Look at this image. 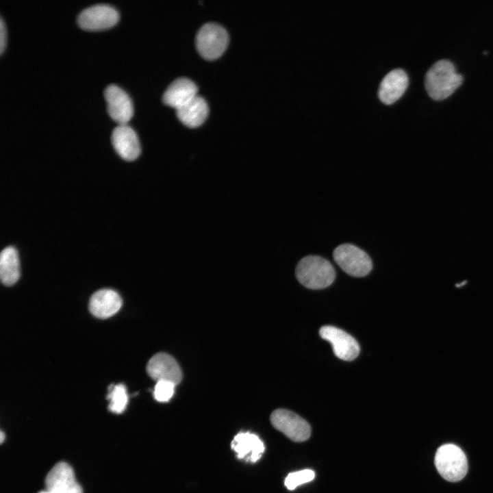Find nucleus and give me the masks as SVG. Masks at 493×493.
<instances>
[{
    "label": "nucleus",
    "instance_id": "obj_1",
    "mask_svg": "<svg viewBox=\"0 0 493 493\" xmlns=\"http://www.w3.org/2000/svg\"><path fill=\"white\" fill-rule=\"evenodd\" d=\"M462 82V77L457 73L454 65L446 60L433 64L427 72L425 80L426 90L434 100L447 98Z\"/></svg>",
    "mask_w": 493,
    "mask_h": 493
},
{
    "label": "nucleus",
    "instance_id": "obj_2",
    "mask_svg": "<svg viewBox=\"0 0 493 493\" xmlns=\"http://www.w3.org/2000/svg\"><path fill=\"white\" fill-rule=\"evenodd\" d=\"M296 277L303 286L313 290L329 286L336 278L333 265L324 257L307 255L297 264Z\"/></svg>",
    "mask_w": 493,
    "mask_h": 493
},
{
    "label": "nucleus",
    "instance_id": "obj_3",
    "mask_svg": "<svg viewBox=\"0 0 493 493\" xmlns=\"http://www.w3.org/2000/svg\"><path fill=\"white\" fill-rule=\"evenodd\" d=\"M435 465L446 480L456 482L467 473L468 462L465 453L457 446L446 444L440 446L435 455Z\"/></svg>",
    "mask_w": 493,
    "mask_h": 493
},
{
    "label": "nucleus",
    "instance_id": "obj_4",
    "mask_svg": "<svg viewBox=\"0 0 493 493\" xmlns=\"http://www.w3.org/2000/svg\"><path fill=\"white\" fill-rule=\"evenodd\" d=\"M334 261L346 273L353 277L367 275L372 268L370 256L359 247L349 243L337 246L333 253Z\"/></svg>",
    "mask_w": 493,
    "mask_h": 493
},
{
    "label": "nucleus",
    "instance_id": "obj_5",
    "mask_svg": "<svg viewBox=\"0 0 493 493\" xmlns=\"http://www.w3.org/2000/svg\"><path fill=\"white\" fill-rule=\"evenodd\" d=\"M229 36L227 31L215 23H207L198 31L196 45L199 53L205 59L214 60L223 54L227 48Z\"/></svg>",
    "mask_w": 493,
    "mask_h": 493
},
{
    "label": "nucleus",
    "instance_id": "obj_6",
    "mask_svg": "<svg viewBox=\"0 0 493 493\" xmlns=\"http://www.w3.org/2000/svg\"><path fill=\"white\" fill-rule=\"evenodd\" d=\"M270 420L273 426L289 439L296 442H304L310 437L309 424L295 413L277 409L273 412Z\"/></svg>",
    "mask_w": 493,
    "mask_h": 493
},
{
    "label": "nucleus",
    "instance_id": "obj_7",
    "mask_svg": "<svg viewBox=\"0 0 493 493\" xmlns=\"http://www.w3.org/2000/svg\"><path fill=\"white\" fill-rule=\"evenodd\" d=\"M118 19V12L114 7L96 4L85 8L79 14L77 23L83 29L97 31L112 27Z\"/></svg>",
    "mask_w": 493,
    "mask_h": 493
},
{
    "label": "nucleus",
    "instance_id": "obj_8",
    "mask_svg": "<svg viewBox=\"0 0 493 493\" xmlns=\"http://www.w3.org/2000/svg\"><path fill=\"white\" fill-rule=\"evenodd\" d=\"M319 334L331 343L335 355L340 359L352 361L359 353L360 348L356 340L341 329L325 325L320 327Z\"/></svg>",
    "mask_w": 493,
    "mask_h": 493
},
{
    "label": "nucleus",
    "instance_id": "obj_9",
    "mask_svg": "<svg viewBox=\"0 0 493 493\" xmlns=\"http://www.w3.org/2000/svg\"><path fill=\"white\" fill-rule=\"evenodd\" d=\"M45 486L50 493H83L72 467L64 462H58L49 470Z\"/></svg>",
    "mask_w": 493,
    "mask_h": 493
},
{
    "label": "nucleus",
    "instance_id": "obj_10",
    "mask_svg": "<svg viewBox=\"0 0 493 493\" xmlns=\"http://www.w3.org/2000/svg\"><path fill=\"white\" fill-rule=\"evenodd\" d=\"M109 116L116 122L127 124L133 115L132 102L129 95L114 84L108 86L104 90Z\"/></svg>",
    "mask_w": 493,
    "mask_h": 493
},
{
    "label": "nucleus",
    "instance_id": "obj_11",
    "mask_svg": "<svg viewBox=\"0 0 493 493\" xmlns=\"http://www.w3.org/2000/svg\"><path fill=\"white\" fill-rule=\"evenodd\" d=\"M148 375L156 381L164 380L177 385L182 378V372L177 361L169 354L158 353L148 362Z\"/></svg>",
    "mask_w": 493,
    "mask_h": 493
},
{
    "label": "nucleus",
    "instance_id": "obj_12",
    "mask_svg": "<svg viewBox=\"0 0 493 493\" xmlns=\"http://www.w3.org/2000/svg\"><path fill=\"white\" fill-rule=\"evenodd\" d=\"M112 145L118 154L127 161L136 160L141 147L135 131L127 124L116 126L112 132Z\"/></svg>",
    "mask_w": 493,
    "mask_h": 493
},
{
    "label": "nucleus",
    "instance_id": "obj_13",
    "mask_svg": "<svg viewBox=\"0 0 493 493\" xmlns=\"http://www.w3.org/2000/svg\"><path fill=\"white\" fill-rule=\"evenodd\" d=\"M407 73L401 68L390 71L382 79L378 91L379 99L390 105L397 101L408 86Z\"/></svg>",
    "mask_w": 493,
    "mask_h": 493
},
{
    "label": "nucleus",
    "instance_id": "obj_14",
    "mask_svg": "<svg viewBox=\"0 0 493 493\" xmlns=\"http://www.w3.org/2000/svg\"><path fill=\"white\" fill-rule=\"evenodd\" d=\"M122 305V299L116 291L101 289L90 297L89 309L92 315L100 318H107L115 314Z\"/></svg>",
    "mask_w": 493,
    "mask_h": 493
},
{
    "label": "nucleus",
    "instance_id": "obj_15",
    "mask_svg": "<svg viewBox=\"0 0 493 493\" xmlns=\"http://www.w3.org/2000/svg\"><path fill=\"white\" fill-rule=\"evenodd\" d=\"M197 91V86L192 80L179 77L168 86L162 101L166 105L177 110L198 95Z\"/></svg>",
    "mask_w": 493,
    "mask_h": 493
},
{
    "label": "nucleus",
    "instance_id": "obj_16",
    "mask_svg": "<svg viewBox=\"0 0 493 493\" xmlns=\"http://www.w3.org/2000/svg\"><path fill=\"white\" fill-rule=\"evenodd\" d=\"M231 448L238 458L253 463L260 459L265 450L260 438L250 432L238 433L231 442Z\"/></svg>",
    "mask_w": 493,
    "mask_h": 493
},
{
    "label": "nucleus",
    "instance_id": "obj_17",
    "mask_svg": "<svg viewBox=\"0 0 493 493\" xmlns=\"http://www.w3.org/2000/svg\"><path fill=\"white\" fill-rule=\"evenodd\" d=\"M178 118L186 126L201 125L208 114V106L203 98L197 95L187 103L176 110Z\"/></svg>",
    "mask_w": 493,
    "mask_h": 493
},
{
    "label": "nucleus",
    "instance_id": "obj_18",
    "mask_svg": "<svg viewBox=\"0 0 493 493\" xmlns=\"http://www.w3.org/2000/svg\"><path fill=\"white\" fill-rule=\"evenodd\" d=\"M21 274L20 262L16 249L11 246L2 250L0 255V277L5 286L14 285Z\"/></svg>",
    "mask_w": 493,
    "mask_h": 493
},
{
    "label": "nucleus",
    "instance_id": "obj_19",
    "mask_svg": "<svg viewBox=\"0 0 493 493\" xmlns=\"http://www.w3.org/2000/svg\"><path fill=\"white\" fill-rule=\"evenodd\" d=\"M108 390L107 399L110 401L109 410L114 414H121L125 409L128 402V395L125 385L123 383L111 385Z\"/></svg>",
    "mask_w": 493,
    "mask_h": 493
},
{
    "label": "nucleus",
    "instance_id": "obj_20",
    "mask_svg": "<svg viewBox=\"0 0 493 493\" xmlns=\"http://www.w3.org/2000/svg\"><path fill=\"white\" fill-rule=\"evenodd\" d=\"M315 473L313 470L305 469L289 473L284 481L286 487L293 490L297 486L309 482L314 479Z\"/></svg>",
    "mask_w": 493,
    "mask_h": 493
},
{
    "label": "nucleus",
    "instance_id": "obj_21",
    "mask_svg": "<svg viewBox=\"0 0 493 493\" xmlns=\"http://www.w3.org/2000/svg\"><path fill=\"white\" fill-rule=\"evenodd\" d=\"M176 385L168 381L161 380L156 382L153 390V396L159 402L168 401L174 394Z\"/></svg>",
    "mask_w": 493,
    "mask_h": 493
},
{
    "label": "nucleus",
    "instance_id": "obj_22",
    "mask_svg": "<svg viewBox=\"0 0 493 493\" xmlns=\"http://www.w3.org/2000/svg\"><path fill=\"white\" fill-rule=\"evenodd\" d=\"M6 31L3 19L0 20V53H2L5 47Z\"/></svg>",
    "mask_w": 493,
    "mask_h": 493
},
{
    "label": "nucleus",
    "instance_id": "obj_23",
    "mask_svg": "<svg viewBox=\"0 0 493 493\" xmlns=\"http://www.w3.org/2000/svg\"><path fill=\"white\" fill-rule=\"evenodd\" d=\"M5 436L4 433H3V431H1V433H0V440H1V443L3 442V440H4V439H5Z\"/></svg>",
    "mask_w": 493,
    "mask_h": 493
},
{
    "label": "nucleus",
    "instance_id": "obj_24",
    "mask_svg": "<svg viewBox=\"0 0 493 493\" xmlns=\"http://www.w3.org/2000/svg\"><path fill=\"white\" fill-rule=\"evenodd\" d=\"M38 493H50V492H49L47 490H45L39 492Z\"/></svg>",
    "mask_w": 493,
    "mask_h": 493
}]
</instances>
